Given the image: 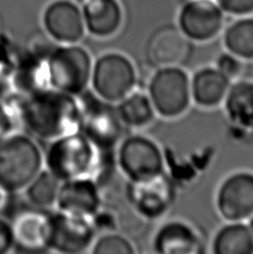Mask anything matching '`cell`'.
I'll return each instance as SVG.
<instances>
[{
  "label": "cell",
  "instance_id": "1",
  "mask_svg": "<svg viewBox=\"0 0 253 254\" xmlns=\"http://www.w3.org/2000/svg\"><path fill=\"white\" fill-rule=\"evenodd\" d=\"M22 127L34 137L51 142L60 136L77 131V98L55 88L24 96Z\"/></svg>",
  "mask_w": 253,
  "mask_h": 254
},
{
  "label": "cell",
  "instance_id": "2",
  "mask_svg": "<svg viewBox=\"0 0 253 254\" xmlns=\"http://www.w3.org/2000/svg\"><path fill=\"white\" fill-rule=\"evenodd\" d=\"M76 98L79 111L77 130L95 148L116 151L128 131L120 119L115 104L104 101L90 88Z\"/></svg>",
  "mask_w": 253,
  "mask_h": 254
},
{
  "label": "cell",
  "instance_id": "3",
  "mask_svg": "<svg viewBox=\"0 0 253 254\" xmlns=\"http://www.w3.org/2000/svg\"><path fill=\"white\" fill-rule=\"evenodd\" d=\"M44 166V155L33 137L16 133L0 140V184L9 192L24 190Z\"/></svg>",
  "mask_w": 253,
  "mask_h": 254
},
{
  "label": "cell",
  "instance_id": "4",
  "mask_svg": "<svg viewBox=\"0 0 253 254\" xmlns=\"http://www.w3.org/2000/svg\"><path fill=\"white\" fill-rule=\"evenodd\" d=\"M93 58L77 44H55L48 55L52 88L78 97L89 88Z\"/></svg>",
  "mask_w": 253,
  "mask_h": 254
},
{
  "label": "cell",
  "instance_id": "5",
  "mask_svg": "<svg viewBox=\"0 0 253 254\" xmlns=\"http://www.w3.org/2000/svg\"><path fill=\"white\" fill-rule=\"evenodd\" d=\"M48 143L44 164L54 176L61 182L88 178L96 157V148L85 136L77 130Z\"/></svg>",
  "mask_w": 253,
  "mask_h": 254
},
{
  "label": "cell",
  "instance_id": "6",
  "mask_svg": "<svg viewBox=\"0 0 253 254\" xmlns=\"http://www.w3.org/2000/svg\"><path fill=\"white\" fill-rule=\"evenodd\" d=\"M146 93L156 116L162 119H178L192 104L190 75L181 66L155 68L148 79Z\"/></svg>",
  "mask_w": 253,
  "mask_h": 254
},
{
  "label": "cell",
  "instance_id": "7",
  "mask_svg": "<svg viewBox=\"0 0 253 254\" xmlns=\"http://www.w3.org/2000/svg\"><path fill=\"white\" fill-rule=\"evenodd\" d=\"M119 171L128 182L166 173V157L159 144L142 134H126L116 148Z\"/></svg>",
  "mask_w": 253,
  "mask_h": 254
},
{
  "label": "cell",
  "instance_id": "8",
  "mask_svg": "<svg viewBox=\"0 0 253 254\" xmlns=\"http://www.w3.org/2000/svg\"><path fill=\"white\" fill-rule=\"evenodd\" d=\"M137 71L124 54L108 52L93 62L89 87L104 101L116 104L136 88Z\"/></svg>",
  "mask_w": 253,
  "mask_h": 254
},
{
  "label": "cell",
  "instance_id": "9",
  "mask_svg": "<svg viewBox=\"0 0 253 254\" xmlns=\"http://www.w3.org/2000/svg\"><path fill=\"white\" fill-rule=\"evenodd\" d=\"M56 43L44 36H36L27 47L19 49L12 76V89L28 95L52 88L49 78L48 55Z\"/></svg>",
  "mask_w": 253,
  "mask_h": 254
},
{
  "label": "cell",
  "instance_id": "10",
  "mask_svg": "<svg viewBox=\"0 0 253 254\" xmlns=\"http://www.w3.org/2000/svg\"><path fill=\"white\" fill-rule=\"evenodd\" d=\"M126 197L142 219L154 221L164 216L176 199V187L168 173L139 182H128Z\"/></svg>",
  "mask_w": 253,
  "mask_h": 254
},
{
  "label": "cell",
  "instance_id": "11",
  "mask_svg": "<svg viewBox=\"0 0 253 254\" xmlns=\"http://www.w3.org/2000/svg\"><path fill=\"white\" fill-rule=\"evenodd\" d=\"M51 211L28 205L20 207L9 222L13 248L21 253H46L51 237Z\"/></svg>",
  "mask_w": 253,
  "mask_h": 254
},
{
  "label": "cell",
  "instance_id": "12",
  "mask_svg": "<svg viewBox=\"0 0 253 254\" xmlns=\"http://www.w3.org/2000/svg\"><path fill=\"white\" fill-rule=\"evenodd\" d=\"M97 232L87 217L77 216L56 210L51 211L49 249L62 254L89 252Z\"/></svg>",
  "mask_w": 253,
  "mask_h": 254
},
{
  "label": "cell",
  "instance_id": "13",
  "mask_svg": "<svg viewBox=\"0 0 253 254\" xmlns=\"http://www.w3.org/2000/svg\"><path fill=\"white\" fill-rule=\"evenodd\" d=\"M225 13L214 0H188L178 16V28L190 42L206 43L218 37Z\"/></svg>",
  "mask_w": 253,
  "mask_h": 254
},
{
  "label": "cell",
  "instance_id": "14",
  "mask_svg": "<svg viewBox=\"0 0 253 254\" xmlns=\"http://www.w3.org/2000/svg\"><path fill=\"white\" fill-rule=\"evenodd\" d=\"M231 127V137L245 145H253V79L233 80L222 104Z\"/></svg>",
  "mask_w": 253,
  "mask_h": 254
},
{
  "label": "cell",
  "instance_id": "15",
  "mask_svg": "<svg viewBox=\"0 0 253 254\" xmlns=\"http://www.w3.org/2000/svg\"><path fill=\"white\" fill-rule=\"evenodd\" d=\"M216 208L227 222H247L253 214L252 171L234 172L221 183L216 193Z\"/></svg>",
  "mask_w": 253,
  "mask_h": 254
},
{
  "label": "cell",
  "instance_id": "16",
  "mask_svg": "<svg viewBox=\"0 0 253 254\" xmlns=\"http://www.w3.org/2000/svg\"><path fill=\"white\" fill-rule=\"evenodd\" d=\"M43 26L49 38L57 44H77L86 29L82 8L71 0H55L43 13Z\"/></svg>",
  "mask_w": 253,
  "mask_h": 254
},
{
  "label": "cell",
  "instance_id": "17",
  "mask_svg": "<svg viewBox=\"0 0 253 254\" xmlns=\"http://www.w3.org/2000/svg\"><path fill=\"white\" fill-rule=\"evenodd\" d=\"M102 206V190L90 179L79 178L61 183L56 210L92 219Z\"/></svg>",
  "mask_w": 253,
  "mask_h": 254
},
{
  "label": "cell",
  "instance_id": "18",
  "mask_svg": "<svg viewBox=\"0 0 253 254\" xmlns=\"http://www.w3.org/2000/svg\"><path fill=\"white\" fill-rule=\"evenodd\" d=\"M190 43L178 26L161 27L148 39L146 60L155 68L181 66L189 56Z\"/></svg>",
  "mask_w": 253,
  "mask_h": 254
},
{
  "label": "cell",
  "instance_id": "19",
  "mask_svg": "<svg viewBox=\"0 0 253 254\" xmlns=\"http://www.w3.org/2000/svg\"><path fill=\"white\" fill-rule=\"evenodd\" d=\"M153 250L160 254H198L203 252L200 235L183 221L165 222L153 238Z\"/></svg>",
  "mask_w": 253,
  "mask_h": 254
},
{
  "label": "cell",
  "instance_id": "20",
  "mask_svg": "<svg viewBox=\"0 0 253 254\" xmlns=\"http://www.w3.org/2000/svg\"><path fill=\"white\" fill-rule=\"evenodd\" d=\"M192 103L201 108L221 106L227 96L232 80L223 75L215 66L198 68L190 76Z\"/></svg>",
  "mask_w": 253,
  "mask_h": 254
},
{
  "label": "cell",
  "instance_id": "21",
  "mask_svg": "<svg viewBox=\"0 0 253 254\" xmlns=\"http://www.w3.org/2000/svg\"><path fill=\"white\" fill-rule=\"evenodd\" d=\"M80 8L86 33L93 37H111L123 21V10L117 0H86Z\"/></svg>",
  "mask_w": 253,
  "mask_h": 254
},
{
  "label": "cell",
  "instance_id": "22",
  "mask_svg": "<svg viewBox=\"0 0 253 254\" xmlns=\"http://www.w3.org/2000/svg\"><path fill=\"white\" fill-rule=\"evenodd\" d=\"M121 121L127 129H139L155 120L156 113L146 92L135 88L115 104Z\"/></svg>",
  "mask_w": 253,
  "mask_h": 254
},
{
  "label": "cell",
  "instance_id": "23",
  "mask_svg": "<svg viewBox=\"0 0 253 254\" xmlns=\"http://www.w3.org/2000/svg\"><path fill=\"white\" fill-rule=\"evenodd\" d=\"M214 254H253V235L247 222H227L211 243Z\"/></svg>",
  "mask_w": 253,
  "mask_h": 254
},
{
  "label": "cell",
  "instance_id": "24",
  "mask_svg": "<svg viewBox=\"0 0 253 254\" xmlns=\"http://www.w3.org/2000/svg\"><path fill=\"white\" fill-rule=\"evenodd\" d=\"M225 51L243 62H253V16L238 17L223 31Z\"/></svg>",
  "mask_w": 253,
  "mask_h": 254
},
{
  "label": "cell",
  "instance_id": "25",
  "mask_svg": "<svg viewBox=\"0 0 253 254\" xmlns=\"http://www.w3.org/2000/svg\"><path fill=\"white\" fill-rule=\"evenodd\" d=\"M61 183L51 172L43 169L24 190L27 201L30 205L42 210H54L56 207Z\"/></svg>",
  "mask_w": 253,
  "mask_h": 254
},
{
  "label": "cell",
  "instance_id": "26",
  "mask_svg": "<svg viewBox=\"0 0 253 254\" xmlns=\"http://www.w3.org/2000/svg\"><path fill=\"white\" fill-rule=\"evenodd\" d=\"M22 98L18 93H9L0 98V140L20 133L22 127Z\"/></svg>",
  "mask_w": 253,
  "mask_h": 254
},
{
  "label": "cell",
  "instance_id": "27",
  "mask_svg": "<svg viewBox=\"0 0 253 254\" xmlns=\"http://www.w3.org/2000/svg\"><path fill=\"white\" fill-rule=\"evenodd\" d=\"M19 49L6 37L0 38V98L12 90V76Z\"/></svg>",
  "mask_w": 253,
  "mask_h": 254
},
{
  "label": "cell",
  "instance_id": "28",
  "mask_svg": "<svg viewBox=\"0 0 253 254\" xmlns=\"http://www.w3.org/2000/svg\"><path fill=\"white\" fill-rule=\"evenodd\" d=\"M93 254H134L136 253L130 240L116 231L97 234L89 250Z\"/></svg>",
  "mask_w": 253,
  "mask_h": 254
},
{
  "label": "cell",
  "instance_id": "29",
  "mask_svg": "<svg viewBox=\"0 0 253 254\" xmlns=\"http://www.w3.org/2000/svg\"><path fill=\"white\" fill-rule=\"evenodd\" d=\"M214 66L232 81L241 78L246 72V62L227 51L220 54Z\"/></svg>",
  "mask_w": 253,
  "mask_h": 254
},
{
  "label": "cell",
  "instance_id": "30",
  "mask_svg": "<svg viewBox=\"0 0 253 254\" xmlns=\"http://www.w3.org/2000/svg\"><path fill=\"white\" fill-rule=\"evenodd\" d=\"M225 15L234 17L250 16L253 13V0H214Z\"/></svg>",
  "mask_w": 253,
  "mask_h": 254
},
{
  "label": "cell",
  "instance_id": "31",
  "mask_svg": "<svg viewBox=\"0 0 253 254\" xmlns=\"http://www.w3.org/2000/svg\"><path fill=\"white\" fill-rule=\"evenodd\" d=\"M90 220L97 234L116 231V219L114 214L110 211L104 210L103 206Z\"/></svg>",
  "mask_w": 253,
  "mask_h": 254
},
{
  "label": "cell",
  "instance_id": "32",
  "mask_svg": "<svg viewBox=\"0 0 253 254\" xmlns=\"http://www.w3.org/2000/svg\"><path fill=\"white\" fill-rule=\"evenodd\" d=\"M13 248L12 233L9 222L0 219V254L7 253Z\"/></svg>",
  "mask_w": 253,
  "mask_h": 254
},
{
  "label": "cell",
  "instance_id": "33",
  "mask_svg": "<svg viewBox=\"0 0 253 254\" xmlns=\"http://www.w3.org/2000/svg\"><path fill=\"white\" fill-rule=\"evenodd\" d=\"M11 192L0 184V215L6 213L11 205Z\"/></svg>",
  "mask_w": 253,
  "mask_h": 254
},
{
  "label": "cell",
  "instance_id": "34",
  "mask_svg": "<svg viewBox=\"0 0 253 254\" xmlns=\"http://www.w3.org/2000/svg\"><path fill=\"white\" fill-rule=\"evenodd\" d=\"M247 224H248V226H249V229H250L251 233L253 235V214L249 217V219L247 220Z\"/></svg>",
  "mask_w": 253,
  "mask_h": 254
}]
</instances>
